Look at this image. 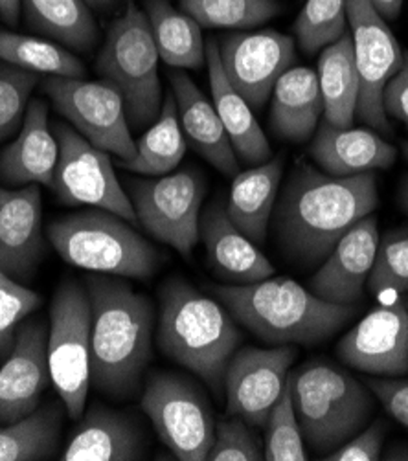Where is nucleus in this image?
I'll return each instance as SVG.
<instances>
[{"label": "nucleus", "instance_id": "1", "mask_svg": "<svg viewBox=\"0 0 408 461\" xmlns=\"http://www.w3.org/2000/svg\"><path fill=\"white\" fill-rule=\"evenodd\" d=\"M377 204L372 171L333 176L300 160L272 212L277 245L293 265L319 267L348 230Z\"/></svg>", "mask_w": 408, "mask_h": 461}, {"label": "nucleus", "instance_id": "2", "mask_svg": "<svg viewBox=\"0 0 408 461\" xmlns=\"http://www.w3.org/2000/svg\"><path fill=\"white\" fill-rule=\"evenodd\" d=\"M90 298V383L114 399L139 390L151 360L155 311L127 284L93 276Z\"/></svg>", "mask_w": 408, "mask_h": 461}, {"label": "nucleus", "instance_id": "3", "mask_svg": "<svg viewBox=\"0 0 408 461\" xmlns=\"http://www.w3.org/2000/svg\"><path fill=\"white\" fill-rule=\"evenodd\" d=\"M157 342L162 353L197 375L213 395L241 342L232 314L188 282L173 278L160 291Z\"/></svg>", "mask_w": 408, "mask_h": 461}, {"label": "nucleus", "instance_id": "4", "mask_svg": "<svg viewBox=\"0 0 408 461\" xmlns=\"http://www.w3.org/2000/svg\"><path fill=\"white\" fill-rule=\"evenodd\" d=\"M212 293L240 324L275 346L322 342L355 312L353 305L324 302L284 276L245 285H215Z\"/></svg>", "mask_w": 408, "mask_h": 461}, {"label": "nucleus", "instance_id": "5", "mask_svg": "<svg viewBox=\"0 0 408 461\" xmlns=\"http://www.w3.org/2000/svg\"><path fill=\"white\" fill-rule=\"evenodd\" d=\"M293 404L309 447L330 454L367 427L374 399L365 386L328 360H311L291 374Z\"/></svg>", "mask_w": 408, "mask_h": 461}, {"label": "nucleus", "instance_id": "6", "mask_svg": "<svg viewBox=\"0 0 408 461\" xmlns=\"http://www.w3.org/2000/svg\"><path fill=\"white\" fill-rule=\"evenodd\" d=\"M47 236L70 265L120 278H150L160 265L159 250L116 213L93 210L52 221Z\"/></svg>", "mask_w": 408, "mask_h": 461}, {"label": "nucleus", "instance_id": "7", "mask_svg": "<svg viewBox=\"0 0 408 461\" xmlns=\"http://www.w3.org/2000/svg\"><path fill=\"white\" fill-rule=\"evenodd\" d=\"M159 61L146 14L129 3L107 32L98 56V72L120 92L129 125L134 129L151 125L162 111Z\"/></svg>", "mask_w": 408, "mask_h": 461}, {"label": "nucleus", "instance_id": "8", "mask_svg": "<svg viewBox=\"0 0 408 461\" xmlns=\"http://www.w3.org/2000/svg\"><path fill=\"white\" fill-rule=\"evenodd\" d=\"M90 298L86 287L67 280L54 294L49 321L50 379L72 420L85 411L90 390Z\"/></svg>", "mask_w": 408, "mask_h": 461}, {"label": "nucleus", "instance_id": "9", "mask_svg": "<svg viewBox=\"0 0 408 461\" xmlns=\"http://www.w3.org/2000/svg\"><path fill=\"white\" fill-rule=\"evenodd\" d=\"M127 192V190H125ZM136 221L148 232L188 258L199 241L206 180L195 167L155 178H134L127 192Z\"/></svg>", "mask_w": 408, "mask_h": 461}, {"label": "nucleus", "instance_id": "10", "mask_svg": "<svg viewBox=\"0 0 408 461\" xmlns=\"http://www.w3.org/2000/svg\"><path fill=\"white\" fill-rule=\"evenodd\" d=\"M142 408L177 459L206 461L215 439V423L199 384L177 374H153L146 383Z\"/></svg>", "mask_w": 408, "mask_h": 461}, {"label": "nucleus", "instance_id": "11", "mask_svg": "<svg viewBox=\"0 0 408 461\" xmlns=\"http://www.w3.org/2000/svg\"><path fill=\"white\" fill-rule=\"evenodd\" d=\"M56 111L98 149L129 160L136 153L120 92L107 81L49 77L42 83Z\"/></svg>", "mask_w": 408, "mask_h": 461}, {"label": "nucleus", "instance_id": "12", "mask_svg": "<svg viewBox=\"0 0 408 461\" xmlns=\"http://www.w3.org/2000/svg\"><path fill=\"white\" fill-rule=\"evenodd\" d=\"M59 158L52 190L63 204L90 206L134 222L136 213L107 151L98 149L67 123H56Z\"/></svg>", "mask_w": 408, "mask_h": 461}, {"label": "nucleus", "instance_id": "13", "mask_svg": "<svg viewBox=\"0 0 408 461\" xmlns=\"http://www.w3.org/2000/svg\"><path fill=\"white\" fill-rule=\"evenodd\" d=\"M353 54L358 74L357 114L370 127L388 134L383 92L403 65V50L386 21L370 0H348Z\"/></svg>", "mask_w": 408, "mask_h": 461}, {"label": "nucleus", "instance_id": "14", "mask_svg": "<svg viewBox=\"0 0 408 461\" xmlns=\"http://www.w3.org/2000/svg\"><path fill=\"white\" fill-rule=\"evenodd\" d=\"M295 358L296 349L291 344L236 351L224 374L229 416L241 418L250 427H265L272 408L282 397Z\"/></svg>", "mask_w": 408, "mask_h": 461}, {"label": "nucleus", "instance_id": "15", "mask_svg": "<svg viewBox=\"0 0 408 461\" xmlns=\"http://www.w3.org/2000/svg\"><path fill=\"white\" fill-rule=\"evenodd\" d=\"M222 70L252 111H261L296 59L295 42L277 30L241 32L219 42Z\"/></svg>", "mask_w": 408, "mask_h": 461}, {"label": "nucleus", "instance_id": "16", "mask_svg": "<svg viewBox=\"0 0 408 461\" xmlns=\"http://www.w3.org/2000/svg\"><path fill=\"white\" fill-rule=\"evenodd\" d=\"M339 358L358 372L379 377L408 374V309L395 300L376 307L348 331L339 346Z\"/></svg>", "mask_w": 408, "mask_h": 461}, {"label": "nucleus", "instance_id": "17", "mask_svg": "<svg viewBox=\"0 0 408 461\" xmlns=\"http://www.w3.org/2000/svg\"><path fill=\"white\" fill-rule=\"evenodd\" d=\"M52 383L49 367V324L41 318L21 324L0 366V423H14L41 406Z\"/></svg>", "mask_w": 408, "mask_h": 461}, {"label": "nucleus", "instance_id": "18", "mask_svg": "<svg viewBox=\"0 0 408 461\" xmlns=\"http://www.w3.org/2000/svg\"><path fill=\"white\" fill-rule=\"evenodd\" d=\"M379 240L376 217L367 215L357 221L314 272L309 282L311 293L337 305L360 302L365 296Z\"/></svg>", "mask_w": 408, "mask_h": 461}, {"label": "nucleus", "instance_id": "19", "mask_svg": "<svg viewBox=\"0 0 408 461\" xmlns=\"http://www.w3.org/2000/svg\"><path fill=\"white\" fill-rule=\"evenodd\" d=\"M42 203L37 184L0 186V270L26 280L42 256Z\"/></svg>", "mask_w": 408, "mask_h": 461}, {"label": "nucleus", "instance_id": "20", "mask_svg": "<svg viewBox=\"0 0 408 461\" xmlns=\"http://www.w3.org/2000/svg\"><path fill=\"white\" fill-rule=\"evenodd\" d=\"M199 240L213 272L231 285L254 284L275 274L265 254L232 222L221 197L213 199L201 215Z\"/></svg>", "mask_w": 408, "mask_h": 461}, {"label": "nucleus", "instance_id": "21", "mask_svg": "<svg viewBox=\"0 0 408 461\" xmlns=\"http://www.w3.org/2000/svg\"><path fill=\"white\" fill-rule=\"evenodd\" d=\"M65 447L63 461H136L148 454L144 430L132 416L104 404L90 406Z\"/></svg>", "mask_w": 408, "mask_h": 461}, {"label": "nucleus", "instance_id": "22", "mask_svg": "<svg viewBox=\"0 0 408 461\" xmlns=\"http://www.w3.org/2000/svg\"><path fill=\"white\" fill-rule=\"evenodd\" d=\"M58 158L59 146L49 125V105L32 100L15 140L0 151V182L12 188L30 184L52 188Z\"/></svg>", "mask_w": 408, "mask_h": 461}, {"label": "nucleus", "instance_id": "23", "mask_svg": "<svg viewBox=\"0 0 408 461\" xmlns=\"http://www.w3.org/2000/svg\"><path fill=\"white\" fill-rule=\"evenodd\" d=\"M180 129L194 149L226 176H236L240 164L221 118L194 79L180 68L169 74Z\"/></svg>", "mask_w": 408, "mask_h": 461}, {"label": "nucleus", "instance_id": "24", "mask_svg": "<svg viewBox=\"0 0 408 461\" xmlns=\"http://www.w3.org/2000/svg\"><path fill=\"white\" fill-rule=\"evenodd\" d=\"M311 157L328 175L349 176L388 169L395 162L397 151L368 129H342L322 118L314 131Z\"/></svg>", "mask_w": 408, "mask_h": 461}, {"label": "nucleus", "instance_id": "25", "mask_svg": "<svg viewBox=\"0 0 408 461\" xmlns=\"http://www.w3.org/2000/svg\"><path fill=\"white\" fill-rule=\"evenodd\" d=\"M206 68L213 107L236 155L252 166L265 164L272 157L270 144L254 118L252 107L226 77L221 65L219 42L215 39L206 42Z\"/></svg>", "mask_w": 408, "mask_h": 461}, {"label": "nucleus", "instance_id": "26", "mask_svg": "<svg viewBox=\"0 0 408 461\" xmlns=\"http://www.w3.org/2000/svg\"><path fill=\"white\" fill-rule=\"evenodd\" d=\"M270 129L282 140L307 142L324 118V104L316 72L289 68L272 88Z\"/></svg>", "mask_w": 408, "mask_h": 461}, {"label": "nucleus", "instance_id": "27", "mask_svg": "<svg viewBox=\"0 0 408 461\" xmlns=\"http://www.w3.org/2000/svg\"><path fill=\"white\" fill-rule=\"evenodd\" d=\"M284 160L272 158L265 164L240 171L226 199V212L232 222L254 243L267 240V230L278 201Z\"/></svg>", "mask_w": 408, "mask_h": 461}, {"label": "nucleus", "instance_id": "28", "mask_svg": "<svg viewBox=\"0 0 408 461\" xmlns=\"http://www.w3.org/2000/svg\"><path fill=\"white\" fill-rule=\"evenodd\" d=\"M146 17L157 44L159 58L173 68L197 70L206 63V44L201 24L175 10L169 0H146Z\"/></svg>", "mask_w": 408, "mask_h": 461}, {"label": "nucleus", "instance_id": "29", "mask_svg": "<svg viewBox=\"0 0 408 461\" xmlns=\"http://www.w3.org/2000/svg\"><path fill=\"white\" fill-rule=\"evenodd\" d=\"M316 77L324 104V120L335 127H351L358 104V74L349 33L322 50Z\"/></svg>", "mask_w": 408, "mask_h": 461}, {"label": "nucleus", "instance_id": "30", "mask_svg": "<svg viewBox=\"0 0 408 461\" xmlns=\"http://www.w3.org/2000/svg\"><path fill=\"white\" fill-rule=\"evenodd\" d=\"M26 24L72 50L86 52L98 41V26L83 0H21Z\"/></svg>", "mask_w": 408, "mask_h": 461}, {"label": "nucleus", "instance_id": "31", "mask_svg": "<svg viewBox=\"0 0 408 461\" xmlns=\"http://www.w3.org/2000/svg\"><path fill=\"white\" fill-rule=\"evenodd\" d=\"M186 153V138L180 129L175 98L169 95L164 98L162 111L151 127L136 142V153L129 160H118L116 164L131 173L146 176H160L171 173Z\"/></svg>", "mask_w": 408, "mask_h": 461}, {"label": "nucleus", "instance_id": "32", "mask_svg": "<svg viewBox=\"0 0 408 461\" xmlns=\"http://www.w3.org/2000/svg\"><path fill=\"white\" fill-rule=\"evenodd\" d=\"M63 413L56 402L0 429V461H41L58 454Z\"/></svg>", "mask_w": 408, "mask_h": 461}, {"label": "nucleus", "instance_id": "33", "mask_svg": "<svg viewBox=\"0 0 408 461\" xmlns=\"http://www.w3.org/2000/svg\"><path fill=\"white\" fill-rule=\"evenodd\" d=\"M0 61L35 76L83 77V63L63 44L33 35L0 30Z\"/></svg>", "mask_w": 408, "mask_h": 461}, {"label": "nucleus", "instance_id": "34", "mask_svg": "<svg viewBox=\"0 0 408 461\" xmlns=\"http://www.w3.org/2000/svg\"><path fill=\"white\" fill-rule=\"evenodd\" d=\"M180 10L201 28L249 30L282 12L278 0H180Z\"/></svg>", "mask_w": 408, "mask_h": 461}, {"label": "nucleus", "instance_id": "35", "mask_svg": "<svg viewBox=\"0 0 408 461\" xmlns=\"http://www.w3.org/2000/svg\"><path fill=\"white\" fill-rule=\"evenodd\" d=\"M348 0H307L295 21V35L307 54L324 50L346 33Z\"/></svg>", "mask_w": 408, "mask_h": 461}, {"label": "nucleus", "instance_id": "36", "mask_svg": "<svg viewBox=\"0 0 408 461\" xmlns=\"http://www.w3.org/2000/svg\"><path fill=\"white\" fill-rule=\"evenodd\" d=\"M265 459L267 461H305L307 452L304 448V434L296 418L293 404L291 374L282 397L272 408L265 423Z\"/></svg>", "mask_w": 408, "mask_h": 461}, {"label": "nucleus", "instance_id": "37", "mask_svg": "<svg viewBox=\"0 0 408 461\" xmlns=\"http://www.w3.org/2000/svg\"><path fill=\"white\" fill-rule=\"evenodd\" d=\"M368 289L374 294L408 293V228L390 230L379 240Z\"/></svg>", "mask_w": 408, "mask_h": 461}, {"label": "nucleus", "instance_id": "38", "mask_svg": "<svg viewBox=\"0 0 408 461\" xmlns=\"http://www.w3.org/2000/svg\"><path fill=\"white\" fill-rule=\"evenodd\" d=\"M39 76L0 61V142L19 132Z\"/></svg>", "mask_w": 408, "mask_h": 461}, {"label": "nucleus", "instance_id": "39", "mask_svg": "<svg viewBox=\"0 0 408 461\" xmlns=\"http://www.w3.org/2000/svg\"><path fill=\"white\" fill-rule=\"evenodd\" d=\"M41 305V296L0 270V358L14 348L19 326Z\"/></svg>", "mask_w": 408, "mask_h": 461}, {"label": "nucleus", "instance_id": "40", "mask_svg": "<svg viewBox=\"0 0 408 461\" xmlns=\"http://www.w3.org/2000/svg\"><path fill=\"white\" fill-rule=\"evenodd\" d=\"M208 461H259L265 450L259 438L247 421L236 416L215 427V439L208 452Z\"/></svg>", "mask_w": 408, "mask_h": 461}, {"label": "nucleus", "instance_id": "41", "mask_svg": "<svg viewBox=\"0 0 408 461\" xmlns=\"http://www.w3.org/2000/svg\"><path fill=\"white\" fill-rule=\"evenodd\" d=\"M386 436V423L376 421L362 432H357L344 445L328 454L330 461H377Z\"/></svg>", "mask_w": 408, "mask_h": 461}, {"label": "nucleus", "instance_id": "42", "mask_svg": "<svg viewBox=\"0 0 408 461\" xmlns=\"http://www.w3.org/2000/svg\"><path fill=\"white\" fill-rule=\"evenodd\" d=\"M367 384L390 416L408 429V379H370Z\"/></svg>", "mask_w": 408, "mask_h": 461}, {"label": "nucleus", "instance_id": "43", "mask_svg": "<svg viewBox=\"0 0 408 461\" xmlns=\"http://www.w3.org/2000/svg\"><path fill=\"white\" fill-rule=\"evenodd\" d=\"M383 105L386 116L399 120L408 131V52L403 54L401 68L383 92Z\"/></svg>", "mask_w": 408, "mask_h": 461}, {"label": "nucleus", "instance_id": "44", "mask_svg": "<svg viewBox=\"0 0 408 461\" xmlns=\"http://www.w3.org/2000/svg\"><path fill=\"white\" fill-rule=\"evenodd\" d=\"M23 14L21 0H0V19L15 26Z\"/></svg>", "mask_w": 408, "mask_h": 461}, {"label": "nucleus", "instance_id": "45", "mask_svg": "<svg viewBox=\"0 0 408 461\" xmlns=\"http://www.w3.org/2000/svg\"><path fill=\"white\" fill-rule=\"evenodd\" d=\"M370 3L385 21L397 19L403 8V0H370Z\"/></svg>", "mask_w": 408, "mask_h": 461}, {"label": "nucleus", "instance_id": "46", "mask_svg": "<svg viewBox=\"0 0 408 461\" xmlns=\"http://www.w3.org/2000/svg\"><path fill=\"white\" fill-rule=\"evenodd\" d=\"M383 459H408V445L399 443L397 447H392Z\"/></svg>", "mask_w": 408, "mask_h": 461}, {"label": "nucleus", "instance_id": "47", "mask_svg": "<svg viewBox=\"0 0 408 461\" xmlns=\"http://www.w3.org/2000/svg\"><path fill=\"white\" fill-rule=\"evenodd\" d=\"M399 204L408 213V175L403 178L399 186Z\"/></svg>", "mask_w": 408, "mask_h": 461}, {"label": "nucleus", "instance_id": "48", "mask_svg": "<svg viewBox=\"0 0 408 461\" xmlns=\"http://www.w3.org/2000/svg\"><path fill=\"white\" fill-rule=\"evenodd\" d=\"M83 3L88 6V8H98V10H107L111 8L116 0H83Z\"/></svg>", "mask_w": 408, "mask_h": 461}, {"label": "nucleus", "instance_id": "49", "mask_svg": "<svg viewBox=\"0 0 408 461\" xmlns=\"http://www.w3.org/2000/svg\"><path fill=\"white\" fill-rule=\"evenodd\" d=\"M404 157H406V160H408V144H404Z\"/></svg>", "mask_w": 408, "mask_h": 461}, {"label": "nucleus", "instance_id": "50", "mask_svg": "<svg viewBox=\"0 0 408 461\" xmlns=\"http://www.w3.org/2000/svg\"><path fill=\"white\" fill-rule=\"evenodd\" d=\"M406 309H408V303H406Z\"/></svg>", "mask_w": 408, "mask_h": 461}]
</instances>
